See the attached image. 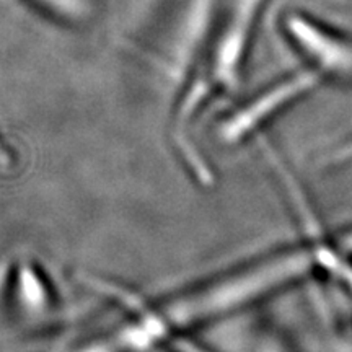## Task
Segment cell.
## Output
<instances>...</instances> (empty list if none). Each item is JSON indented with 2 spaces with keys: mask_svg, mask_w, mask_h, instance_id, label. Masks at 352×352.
<instances>
[{
  "mask_svg": "<svg viewBox=\"0 0 352 352\" xmlns=\"http://www.w3.org/2000/svg\"><path fill=\"white\" fill-rule=\"evenodd\" d=\"M316 264V270L329 272L344 284L352 294V261L344 254V250L334 248L324 241H315L310 245Z\"/></svg>",
  "mask_w": 352,
  "mask_h": 352,
  "instance_id": "5b68a950",
  "label": "cell"
},
{
  "mask_svg": "<svg viewBox=\"0 0 352 352\" xmlns=\"http://www.w3.org/2000/svg\"><path fill=\"white\" fill-rule=\"evenodd\" d=\"M12 297H15L16 305L26 311V315L38 316L41 311L52 307L51 289L44 279V272L38 271L36 266L28 263H19L12 272Z\"/></svg>",
  "mask_w": 352,
  "mask_h": 352,
  "instance_id": "277c9868",
  "label": "cell"
},
{
  "mask_svg": "<svg viewBox=\"0 0 352 352\" xmlns=\"http://www.w3.org/2000/svg\"><path fill=\"white\" fill-rule=\"evenodd\" d=\"M341 246H342V250H344V252H352V230L347 233L346 236H342Z\"/></svg>",
  "mask_w": 352,
  "mask_h": 352,
  "instance_id": "52a82bcc",
  "label": "cell"
},
{
  "mask_svg": "<svg viewBox=\"0 0 352 352\" xmlns=\"http://www.w3.org/2000/svg\"><path fill=\"white\" fill-rule=\"evenodd\" d=\"M264 3L266 0H230L212 39H209L208 52L197 63L195 76L184 85L175 109L171 127L175 148L201 183L210 182V170L192 144L189 129L215 96L230 94L239 87Z\"/></svg>",
  "mask_w": 352,
  "mask_h": 352,
  "instance_id": "6da1fadb",
  "label": "cell"
},
{
  "mask_svg": "<svg viewBox=\"0 0 352 352\" xmlns=\"http://www.w3.org/2000/svg\"><path fill=\"white\" fill-rule=\"evenodd\" d=\"M290 44L321 78L352 82V38L300 10L285 12L280 21Z\"/></svg>",
  "mask_w": 352,
  "mask_h": 352,
  "instance_id": "7a4b0ae2",
  "label": "cell"
},
{
  "mask_svg": "<svg viewBox=\"0 0 352 352\" xmlns=\"http://www.w3.org/2000/svg\"><path fill=\"white\" fill-rule=\"evenodd\" d=\"M321 80L323 78L308 67L280 78L252 96L245 104L233 109L220 124V134L227 142H239L246 135L253 134L259 126L266 124L289 104L315 90Z\"/></svg>",
  "mask_w": 352,
  "mask_h": 352,
  "instance_id": "3957f363",
  "label": "cell"
},
{
  "mask_svg": "<svg viewBox=\"0 0 352 352\" xmlns=\"http://www.w3.org/2000/svg\"><path fill=\"white\" fill-rule=\"evenodd\" d=\"M30 2L65 23H83L94 15L91 0H30Z\"/></svg>",
  "mask_w": 352,
  "mask_h": 352,
  "instance_id": "8992f818",
  "label": "cell"
}]
</instances>
